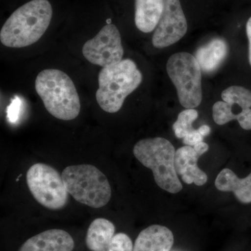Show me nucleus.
Here are the masks:
<instances>
[{"label": "nucleus", "mask_w": 251, "mask_h": 251, "mask_svg": "<svg viewBox=\"0 0 251 251\" xmlns=\"http://www.w3.org/2000/svg\"><path fill=\"white\" fill-rule=\"evenodd\" d=\"M204 138L198 129H194L183 138V143L185 145L194 147L197 144L203 142Z\"/></svg>", "instance_id": "obj_19"}, {"label": "nucleus", "mask_w": 251, "mask_h": 251, "mask_svg": "<svg viewBox=\"0 0 251 251\" xmlns=\"http://www.w3.org/2000/svg\"><path fill=\"white\" fill-rule=\"evenodd\" d=\"M86 245L92 251H133L131 239L125 233L115 234V226L108 219L92 221L86 236Z\"/></svg>", "instance_id": "obj_11"}, {"label": "nucleus", "mask_w": 251, "mask_h": 251, "mask_svg": "<svg viewBox=\"0 0 251 251\" xmlns=\"http://www.w3.org/2000/svg\"><path fill=\"white\" fill-rule=\"evenodd\" d=\"M215 186L223 192H233L240 202L244 204L251 202V173L247 177L240 179L233 171L225 168L218 175Z\"/></svg>", "instance_id": "obj_16"}, {"label": "nucleus", "mask_w": 251, "mask_h": 251, "mask_svg": "<svg viewBox=\"0 0 251 251\" xmlns=\"http://www.w3.org/2000/svg\"><path fill=\"white\" fill-rule=\"evenodd\" d=\"M174 244L171 229L152 225L143 229L135 240L133 251H170Z\"/></svg>", "instance_id": "obj_14"}, {"label": "nucleus", "mask_w": 251, "mask_h": 251, "mask_svg": "<svg viewBox=\"0 0 251 251\" xmlns=\"http://www.w3.org/2000/svg\"><path fill=\"white\" fill-rule=\"evenodd\" d=\"M247 34L249 44H251V17L249 18L247 24Z\"/></svg>", "instance_id": "obj_22"}, {"label": "nucleus", "mask_w": 251, "mask_h": 251, "mask_svg": "<svg viewBox=\"0 0 251 251\" xmlns=\"http://www.w3.org/2000/svg\"><path fill=\"white\" fill-rule=\"evenodd\" d=\"M188 30L187 21L180 0H165L164 9L152 38L156 49H164L182 39Z\"/></svg>", "instance_id": "obj_10"}, {"label": "nucleus", "mask_w": 251, "mask_h": 251, "mask_svg": "<svg viewBox=\"0 0 251 251\" xmlns=\"http://www.w3.org/2000/svg\"><path fill=\"white\" fill-rule=\"evenodd\" d=\"M200 155L191 146L185 145L178 149L175 153V169L176 174L187 184L194 183L197 186H202L207 181L206 173L198 166Z\"/></svg>", "instance_id": "obj_13"}, {"label": "nucleus", "mask_w": 251, "mask_h": 251, "mask_svg": "<svg viewBox=\"0 0 251 251\" xmlns=\"http://www.w3.org/2000/svg\"><path fill=\"white\" fill-rule=\"evenodd\" d=\"M228 53V46L224 39H214L196 51V57L201 70L214 72L224 62Z\"/></svg>", "instance_id": "obj_17"}, {"label": "nucleus", "mask_w": 251, "mask_h": 251, "mask_svg": "<svg viewBox=\"0 0 251 251\" xmlns=\"http://www.w3.org/2000/svg\"><path fill=\"white\" fill-rule=\"evenodd\" d=\"M198 130H199L200 133H201V135H202V136L205 137L206 135H208L210 133L211 128L209 126L202 125L198 128Z\"/></svg>", "instance_id": "obj_21"}, {"label": "nucleus", "mask_w": 251, "mask_h": 251, "mask_svg": "<svg viewBox=\"0 0 251 251\" xmlns=\"http://www.w3.org/2000/svg\"><path fill=\"white\" fill-rule=\"evenodd\" d=\"M62 176L69 194L85 205L98 209L106 205L111 198V188L108 179L95 166L77 165L67 167Z\"/></svg>", "instance_id": "obj_5"}, {"label": "nucleus", "mask_w": 251, "mask_h": 251, "mask_svg": "<svg viewBox=\"0 0 251 251\" xmlns=\"http://www.w3.org/2000/svg\"><path fill=\"white\" fill-rule=\"evenodd\" d=\"M167 72L177 92L180 103L194 109L202 100V73L195 56L188 52L173 54L166 65Z\"/></svg>", "instance_id": "obj_6"}, {"label": "nucleus", "mask_w": 251, "mask_h": 251, "mask_svg": "<svg viewBox=\"0 0 251 251\" xmlns=\"http://www.w3.org/2000/svg\"><path fill=\"white\" fill-rule=\"evenodd\" d=\"M224 101L213 106V119L218 125L237 120L244 130H251V91L241 86H231L221 94Z\"/></svg>", "instance_id": "obj_8"}, {"label": "nucleus", "mask_w": 251, "mask_h": 251, "mask_svg": "<svg viewBox=\"0 0 251 251\" xmlns=\"http://www.w3.org/2000/svg\"><path fill=\"white\" fill-rule=\"evenodd\" d=\"M193 148H194L196 152H197L200 156H202L203 153L206 152V151H208V150H209V145H208L207 144L204 143V142H201V143L195 145Z\"/></svg>", "instance_id": "obj_20"}, {"label": "nucleus", "mask_w": 251, "mask_h": 251, "mask_svg": "<svg viewBox=\"0 0 251 251\" xmlns=\"http://www.w3.org/2000/svg\"><path fill=\"white\" fill-rule=\"evenodd\" d=\"M52 17V6L48 0H31L23 4L1 27V44L21 49L35 44L47 30Z\"/></svg>", "instance_id": "obj_1"}, {"label": "nucleus", "mask_w": 251, "mask_h": 251, "mask_svg": "<svg viewBox=\"0 0 251 251\" xmlns=\"http://www.w3.org/2000/svg\"><path fill=\"white\" fill-rule=\"evenodd\" d=\"M82 52L88 62L103 68L121 62L124 49L120 31L115 25H106L84 44Z\"/></svg>", "instance_id": "obj_9"}, {"label": "nucleus", "mask_w": 251, "mask_h": 251, "mask_svg": "<svg viewBox=\"0 0 251 251\" xmlns=\"http://www.w3.org/2000/svg\"><path fill=\"white\" fill-rule=\"evenodd\" d=\"M198 117V112L195 109H186L180 112L177 120L173 126L176 138H184L190 132L194 130L193 123Z\"/></svg>", "instance_id": "obj_18"}, {"label": "nucleus", "mask_w": 251, "mask_h": 251, "mask_svg": "<svg viewBox=\"0 0 251 251\" xmlns=\"http://www.w3.org/2000/svg\"><path fill=\"white\" fill-rule=\"evenodd\" d=\"M165 0H135V23L144 33L156 28L164 9Z\"/></svg>", "instance_id": "obj_15"}, {"label": "nucleus", "mask_w": 251, "mask_h": 251, "mask_svg": "<svg viewBox=\"0 0 251 251\" xmlns=\"http://www.w3.org/2000/svg\"><path fill=\"white\" fill-rule=\"evenodd\" d=\"M175 149L166 138H145L133 148V154L146 168L152 171L156 184L170 193H177L183 186L175 169Z\"/></svg>", "instance_id": "obj_4"}, {"label": "nucleus", "mask_w": 251, "mask_h": 251, "mask_svg": "<svg viewBox=\"0 0 251 251\" xmlns=\"http://www.w3.org/2000/svg\"><path fill=\"white\" fill-rule=\"evenodd\" d=\"M74 246V239L67 232L52 229L28 239L19 251H73Z\"/></svg>", "instance_id": "obj_12"}, {"label": "nucleus", "mask_w": 251, "mask_h": 251, "mask_svg": "<svg viewBox=\"0 0 251 251\" xmlns=\"http://www.w3.org/2000/svg\"><path fill=\"white\" fill-rule=\"evenodd\" d=\"M26 179L33 197L41 205L59 210L67 204L69 193L62 175L52 167L36 163L28 170Z\"/></svg>", "instance_id": "obj_7"}, {"label": "nucleus", "mask_w": 251, "mask_h": 251, "mask_svg": "<svg viewBox=\"0 0 251 251\" xmlns=\"http://www.w3.org/2000/svg\"><path fill=\"white\" fill-rule=\"evenodd\" d=\"M98 80L97 103L104 111L115 113L122 108L126 98L139 87L143 75L133 60L126 59L103 67Z\"/></svg>", "instance_id": "obj_3"}, {"label": "nucleus", "mask_w": 251, "mask_h": 251, "mask_svg": "<svg viewBox=\"0 0 251 251\" xmlns=\"http://www.w3.org/2000/svg\"><path fill=\"white\" fill-rule=\"evenodd\" d=\"M249 62H250V64L251 66V44H249Z\"/></svg>", "instance_id": "obj_23"}, {"label": "nucleus", "mask_w": 251, "mask_h": 251, "mask_svg": "<svg viewBox=\"0 0 251 251\" xmlns=\"http://www.w3.org/2000/svg\"><path fill=\"white\" fill-rule=\"evenodd\" d=\"M36 92L51 115L64 121L78 116L80 97L71 77L57 69H46L38 74Z\"/></svg>", "instance_id": "obj_2"}]
</instances>
